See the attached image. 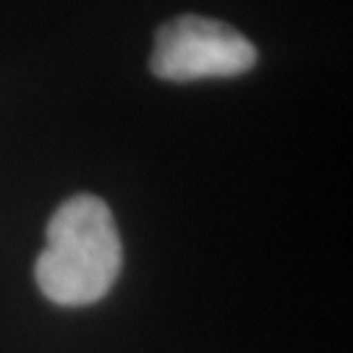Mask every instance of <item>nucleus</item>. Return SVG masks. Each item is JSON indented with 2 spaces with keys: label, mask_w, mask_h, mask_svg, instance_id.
<instances>
[{
  "label": "nucleus",
  "mask_w": 353,
  "mask_h": 353,
  "mask_svg": "<svg viewBox=\"0 0 353 353\" xmlns=\"http://www.w3.org/2000/svg\"><path fill=\"white\" fill-rule=\"evenodd\" d=\"M123 267V246L110 207L100 196L76 194L48 223V246L34 278L48 301L89 306L102 301Z\"/></svg>",
  "instance_id": "obj_1"
},
{
  "label": "nucleus",
  "mask_w": 353,
  "mask_h": 353,
  "mask_svg": "<svg viewBox=\"0 0 353 353\" xmlns=\"http://www.w3.org/2000/svg\"><path fill=\"white\" fill-rule=\"evenodd\" d=\"M256 65V48L233 26L204 19L178 16L160 26L150 68L163 81L230 79Z\"/></svg>",
  "instance_id": "obj_2"
}]
</instances>
